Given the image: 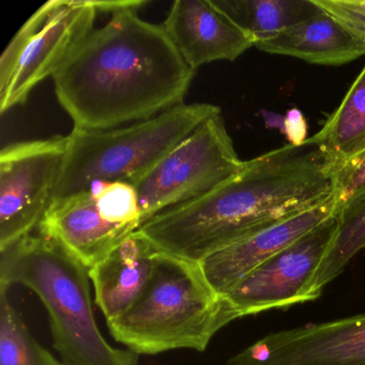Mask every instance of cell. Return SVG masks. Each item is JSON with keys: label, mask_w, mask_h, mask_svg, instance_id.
I'll return each instance as SVG.
<instances>
[{"label": "cell", "mask_w": 365, "mask_h": 365, "mask_svg": "<svg viewBox=\"0 0 365 365\" xmlns=\"http://www.w3.org/2000/svg\"><path fill=\"white\" fill-rule=\"evenodd\" d=\"M222 112L205 120L153 170L132 183L143 224L173 207L197 200L245 168Z\"/></svg>", "instance_id": "cell-6"}, {"label": "cell", "mask_w": 365, "mask_h": 365, "mask_svg": "<svg viewBox=\"0 0 365 365\" xmlns=\"http://www.w3.org/2000/svg\"><path fill=\"white\" fill-rule=\"evenodd\" d=\"M313 138L337 168L365 151V67Z\"/></svg>", "instance_id": "cell-17"}, {"label": "cell", "mask_w": 365, "mask_h": 365, "mask_svg": "<svg viewBox=\"0 0 365 365\" xmlns=\"http://www.w3.org/2000/svg\"><path fill=\"white\" fill-rule=\"evenodd\" d=\"M38 232L58 241L88 268L134 234L102 219L91 190L53 202Z\"/></svg>", "instance_id": "cell-13"}, {"label": "cell", "mask_w": 365, "mask_h": 365, "mask_svg": "<svg viewBox=\"0 0 365 365\" xmlns=\"http://www.w3.org/2000/svg\"><path fill=\"white\" fill-rule=\"evenodd\" d=\"M336 219L334 240L312 283L313 300L365 249V192L337 207Z\"/></svg>", "instance_id": "cell-18"}, {"label": "cell", "mask_w": 365, "mask_h": 365, "mask_svg": "<svg viewBox=\"0 0 365 365\" xmlns=\"http://www.w3.org/2000/svg\"><path fill=\"white\" fill-rule=\"evenodd\" d=\"M365 192V151L337 168L334 197L337 207Z\"/></svg>", "instance_id": "cell-22"}, {"label": "cell", "mask_w": 365, "mask_h": 365, "mask_svg": "<svg viewBox=\"0 0 365 365\" xmlns=\"http://www.w3.org/2000/svg\"><path fill=\"white\" fill-rule=\"evenodd\" d=\"M158 250L138 232L89 268L97 303L106 320L125 314L142 296L155 270Z\"/></svg>", "instance_id": "cell-14"}, {"label": "cell", "mask_w": 365, "mask_h": 365, "mask_svg": "<svg viewBox=\"0 0 365 365\" xmlns=\"http://www.w3.org/2000/svg\"><path fill=\"white\" fill-rule=\"evenodd\" d=\"M162 26L194 71L215 61H236L254 46L252 38L212 0H176Z\"/></svg>", "instance_id": "cell-11"}, {"label": "cell", "mask_w": 365, "mask_h": 365, "mask_svg": "<svg viewBox=\"0 0 365 365\" xmlns=\"http://www.w3.org/2000/svg\"><path fill=\"white\" fill-rule=\"evenodd\" d=\"M8 292L0 287V365H65L36 341Z\"/></svg>", "instance_id": "cell-19"}, {"label": "cell", "mask_w": 365, "mask_h": 365, "mask_svg": "<svg viewBox=\"0 0 365 365\" xmlns=\"http://www.w3.org/2000/svg\"><path fill=\"white\" fill-rule=\"evenodd\" d=\"M334 195L318 206L282 220L200 262L215 292L225 294L254 269L336 213Z\"/></svg>", "instance_id": "cell-12"}, {"label": "cell", "mask_w": 365, "mask_h": 365, "mask_svg": "<svg viewBox=\"0 0 365 365\" xmlns=\"http://www.w3.org/2000/svg\"><path fill=\"white\" fill-rule=\"evenodd\" d=\"M226 365H365V314L270 333Z\"/></svg>", "instance_id": "cell-9"}, {"label": "cell", "mask_w": 365, "mask_h": 365, "mask_svg": "<svg viewBox=\"0 0 365 365\" xmlns=\"http://www.w3.org/2000/svg\"><path fill=\"white\" fill-rule=\"evenodd\" d=\"M89 279L86 264L39 232L0 251V287L20 284L39 297L63 364L140 365L138 354L113 347L100 332Z\"/></svg>", "instance_id": "cell-3"}, {"label": "cell", "mask_w": 365, "mask_h": 365, "mask_svg": "<svg viewBox=\"0 0 365 365\" xmlns=\"http://www.w3.org/2000/svg\"><path fill=\"white\" fill-rule=\"evenodd\" d=\"M336 230L335 213L254 269L223 294L237 319L313 300L312 283Z\"/></svg>", "instance_id": "cell-8"}, {"label": "cell", "mask_w": 365, "mask_h": 365, "mask_svg": "<svg viewBox=\"0 0 365 365\" xmlns=\"http://www.w3.org/2000/svg\"><path fill=\"white\" fill-rule=\"evenodd\" d=\"M262 114L267 127L270 129H279L282 133H284V116L273 112H268V110H262Z\"/></svg>", "instance_id": "cell-25"}, {"label": "cell", "mask_w": 365, "mask_h": 365, "mask_svg": "<svg viewBox=\"0 0 365 365\" xmlns=\"http://www.w3.org/2000/svg\"><path fill=\"white\" fill-rule=\"evenodd\" d=\"M254 41L260 42L324 12L315 0H212Z\"/></svg>", "instance_id": "cell-16"}, {"label": "cell", "mask_w": 365, "mask_h": 365, "mask_svg": "<svg viewBox=\"0 0 365 365\" xmlns=\"http://www.w3.org/2000/svg\"><path fill=\"white\" fill-rule=\"evenodd\" d=\"M100 215L106 223L135 232L143 225L138 192L129 182H110L91 189Z\"/></svg>", "instance_id": "cell-20"}, {"label": "cell", "mask_w": 365, "mask_h": 365, "mask_svg": "<svg viewBox=\"0 0 365 365\" xmlns=\"http://www.w3.org/2000/svg\"><path fill=\"white\" fill-rule=\"evenodd\" d=\"M210 103L180 104L128 127L89 131L74 128L53 202L96 185L135 182L205 120L221 113Z\"/></svg>", "instance_id": "cell-5"}, {"label": "cell", "mask_w": 365, "mask_h": 365, "mask_svg": "<svg viewBox=\"0 0 365 365\" xmlns=\"http://www.w3.org/2000/svg\"><path fill=\"white\" fill-rule=\"evenodd\" d=\"M269 54L341 66L365 55V40L326 11L255 46Z\"/></svg>", "instance_id": "cell-15"}, {"label": "cell", "mask_w": 365, "mask_h": 365, "mask_svg": "<svg viewBox=\"0 0 365 365\" xmlns=\"http://www.w3.org/2000/svg\"><path fill=\"white\" fill-rule=\"evenodd\" d=\"M61 0H50L39 8L8 44L3 55L0 57V93L6 91L16 73L19 61L25 48L33 39L37 31L43 26L48 16L61 5Z\"/></svg>", "instance_id": "cell-21"}, {"label": "cell", "mask_w": 365, "mask_h": 365, "mask_svg": "<svg viewBox=\"0 0 365 365\" xmlns=\"http://www.w3.org/2000/svg\"><path fill=\"white\" fill-rule=\"evenodd\" d=\"M327 14L347 25L365 40V1L350 0H315Z\"/></svg>", "instance_id": "cell-23"}, {"label": "cell", "mask_w": 365, "mask_h": 365, "mask_svg": "<svg viewBox=\"0 0 365 365\" xmlns=\"http://www.w3.org/2000/svg\"><path fill=\"white\" fill-rule=\"evenodd\" d=\"M98 11L93 0H61L25 48L16 73L0 93V112L22 106L31 91L53 78L93 31Z\"/></svg>", "instance_id": "cell-10"}, {"label": "cell", "mask_w": 365, "mask_h": 365, "mask_svg": "<svg viewBox=\"0 0 365 365\" xmlns=\"http://www.w3.org/2000/svg\"><path fill=\"white\" fill-rule=\"evenodd\" d=\"M237 319L198 262L158 251L146 289L125 314L108 322L115 341L138 354L176 349L205 351Z\"/></svg>", "instance_id": "cell-4"}, {"label": "cell", "mask_w": 365, "mask_h": 365, "mask_svg": "<svg viewBox=\"0 0 365 365\" xmlns=\"http://www.w3.org/2000/svg\"><path fill=\"white\" fill-rule=\"evenodd\" d=\"M337 168L313 138L288 144L245 161L221 187L159 213L136 232L158 251L200 264L332 197Z\"/></svg>", "instance_id": "cell-1"}, {"label": "cell", "mask_w": 365, "mask_h": 365, "mask_svg": "<svg viewBox=\"0 0 365 365\" xmlns=\"http://www.w3.org/2000/svg\"><path fill=\"white\" fill-rule=\"evenodd\" d=\"M194 76L163 26L127 10L93 29L52 78L74 128L100 131L185 103Z\"/></svg>", "instance_id": "cell-2"}, {"label": "cell", "mask_w": 365, "mask_h": 365, "mask_svg": "<svg viewBox=\"0 0 365 365\" xmlns=\"http://www.w3.org/2000/svg\"><path fill=\"white\" fill-rule=\"evenodd\" d=\"M284 134L290 145L299 146L307 140V123L302 112L292 108L284 116Z\"/></svg>", "instance_id": "cell-24"}, {"label": "cell", "mask_w": 365, "mask_h": 365, "mask_svg": "<svg viewBox=\"0 0 365 365\" xmlns=\"http://www.w3.org/2000/svg\"><path fill=\"white\" fill-rule=\"evenodd\" d=\"M68 136L27 140L0 153V251L31 235L52 204Z\"/></svg>", "instance_id": "cell-7"}]
</instances>
